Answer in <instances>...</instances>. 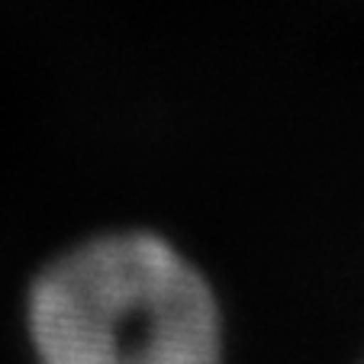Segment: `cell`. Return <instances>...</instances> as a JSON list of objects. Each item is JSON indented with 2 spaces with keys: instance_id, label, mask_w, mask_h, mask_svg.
Listing matches in <instances>:
<instances>
[{
  "instance_id": "1",
  "label": "cell",
  "mask_w": 364,
  "mask_h": 364,
  "mask_svg": "<svg viewBox=\"0 0 364 364\" xmlns=\"http://www.w3.org/2000/svg\"><path fill=\"white\" fill-rule=\"evenodd\" d=\"M39 364H220V309L206 281L155 235L71 252L29 300Z\"/></svg>"
}]
</instances>
